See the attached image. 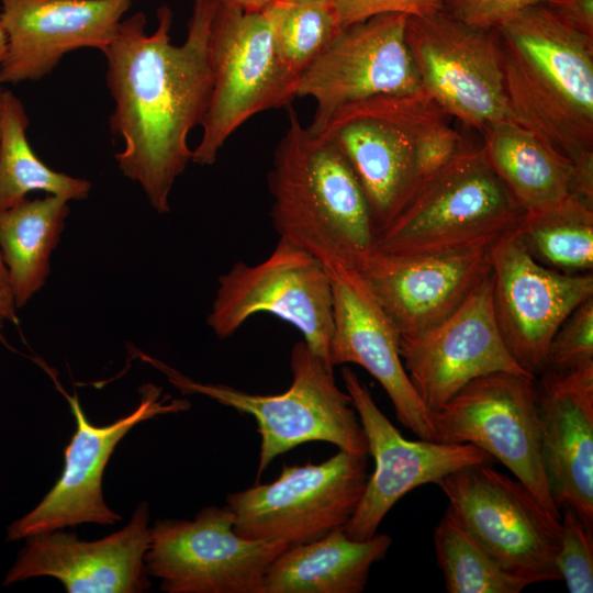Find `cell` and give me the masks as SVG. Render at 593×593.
<instances>
[{
  "label": "cell",
  "instance_id": "6da1fadb",
  "mask_svg": "<svg viewBox=\"0 0 593 593\" xmlns=\"http://www.w3.org/2000/svg\"><path fill=\"white\" fill-rule=\"evenodd\" d=\"M212 0H193L187 37L171 43L174 14L163 4L157 27L146 31V16L123 19L107 59V86L114 100L110 127L124 141L115 155L122 174L141 184L158 213L170 211L169 194L192 158L191 130L208 110L213 74L209 51Z\"/></svg>",
  "mask_w": 593,
  "mask_h": 593
},
{
  "label": "cell",
  "instance_id": "7a4b0ae2",
  "mask_svg": "<svg viewBox=\"0 0 593 593\" xmlns=\"http://www.w3.org/2000/svg\"><path fill=\"white\" fill-rule=\"evenodd\" d=\"M497 33L513 120L573 164L593 160V36L548 3Z\"/></svg>",
  "mask_w": 593,
  "mask_h": 593
},
{
  "label": "cell",
  "instance_id": "3957f363",
  "mask_svg": "<svg viewBox=\"0 0 593 593\" xmlns=\"http://www.w3.org/2000/svg\"><path fill=\"white\" fill-rule=\"evenodd\" d=\"M287 108L289 122L268 174L272 225L326 268L357 269L377 238L363 190L338 148Z\"/></svg>",
  "mask_w": 593,
  "mask_h": 593
},
{
  "label": "cell",
  "instance_id": "277c9868",
  "mask_svg": "<svg viewBox=\"0 0 593 593\" xmlns=\"http://www.w3.org/2000/svg\"><path fill=\"white\" fill-rule=\"evenodd\" d=\"M523 213L482 147L469 145L421 183L377 234L374 249L414 257L491 247Z\"/></svg>",
  "mask_w": 593,
  "mask_h": 593
},
{
  "label": "cell",
  "instance_id": "5b68a950",
  "mask_svg": "<svg viewBox=\"0 0 593 593\" xmlns=\"http://www.w3.org/2000/svg\"><path fill=\"white\" fill-rule=\"evenodd\" d=\"M141 357L182 394H202L255 418L261 437L257 479L276 457L309 441H326L339 450L369 455L351 398L337 387L333 370L303 340L291 351V385L279 394H254L225 384L198 382L156 358Z\"/></svg>",
  "mask_w": 593,
  "mask_h": 593
},
{
  "label": "cell",
  "instance_id": "8992f818",
  "mask_svg": "<svg viewBox=\"0 0 593 593\" xmlns=\"http://www.w3.org/2000/svg\"><path fill=\"white\" fill-rule=\"evenodd\" d=\"M446 113L421 91L382 96L338 109L315 133L348 161L366 195L377 234L406 205L422 181L418 138Z\"/></svg>",
  "mask_w": 593,
  "mask_h": 593
},
{
  "label": "cell",
  "instance_id": "52a82bcc",
  "mask_svg": "<svg viewBox=\"0 0 593 593\" xmlns=\"http://www.w3.org/2000/svg\"><path fill=\"white\" fill-rule=\"evenodd\" d=\"M209 51L213 86L202 137L191 158L202 166L215 163L228 137L249 118L289 107L299 80L277 56L266 10L249 13L216 5Z\"/></svg>",
  "mask_w": 593,
  "mask_h": 593
},
{
  "label": "cell",
  "instance_id": "ba28073f",
  "mask_svg": "<svg viewBox=\"0 0 593 593\" xmlns=\"http://www.w3.org/2000/svg\"><path fill=\"white\" fill-rule=\"evenodd\" d=\"M367 457L339 450L321 463L283 465L275 481L227 494L234 532L293 546L345 527L367 484Z\"/></svg>",
  "mask_w": 593,
  "mask_h": 593
},
{
  "label": "cell",
  "instance_id": "9c48e42d",
  "mask_svg": "<svg viewBox=\"0 0 593 593\" xmlns=\"http://www.w3.org/2000/svg\"><path fill=\"white\" fill-rule=\"evenodd\" d=\"M462 526L508 573L529 585L559 581L560 519L517 479L492 463L456 470L436 483Z\"/></svg>",
  "mask_w": 593,
  "mask_h": 593
},
{
  "label": "cell",
  "instance_id": "30bf717a",
  "mask_svg": "<svg viewBox=\"0 0 593 593\" xmlns=\"http://www.w3.org/2000/svg\"><path fill=\"white\" fill-rule=\"evenodd\" d=\"M405 42L423 90L447 115L478 132L513 120L497 29L465 23L441 9L407 16Z\"/></svg>",
  "mask_w": 593,
  "mask_h": 593
},
{
  "label": "cell",
  "instance_id": "8fae6325",
  "mask_svg": "<svg viewBox=\"0 0 593 593\" xmlns=\"http://www.w3.org/2000/svg\"><path fill=\"white\" fill-rule=\"evenodd\" d=\"M266 312L293 325L303 342L331 370L333 289L328 269L307 251L279 239L257 265L235 262L219 278L206 323L226 338L253 315Z\"/></svg>",
  "mask_w": 593,
  "mask_h": 593
},
{
  "label": "cell",
  "instance_id": "7c38bea8",
  "mask_svg": "<svg viewBox=\"0 0 593 593\" xmlns=\"http://www.w3.org/2000/svg\"><path fill=\"white\" fill-rule=\"evenodd\" d=\"M430 416L435 440L482 449L560 519L542 467L536 379L510 372L477 378Z\"/></svg>",
  "mask_w": 593,
  "mask_h": 593
},
{
  "label": "cell",
  "instance_id": "4fadbf2b",
  "mask_svg": "<svg viewBox=\"0 0 593 593\" xmlns=\"http://www.w3.org/2000/svg\"><path fill=\"white\" fill-rule=\"evenodd\" d=\"M225 505L202 508L193 519L161 518L149 527L148 574L167 593H258L282 540L247 539L234 532Z\"/></svg>",
  "mask_w": 593,
  "mask_h": 593
},
{
  "label": "cell",
  "instance_id": "5bb4252c",
  "mask_svg": "<svg viewBox=\"0 0 593 593\" xmlns=\"http://www.w3.org/2000/svg\"><path fill=\"white\" fill-rule=\"evenodd\" d=\"M490 261L500 333L515 361L536 378L559 327L593 298L592 272L564 273L539 264L514 230L493 243Z\"/></svg>",
  "mask_w": 593,
  "mask_h": 593
},
{
  "label": "cell",
  "instance_id": "9a60e30c",
  "mask_svg": "<svg viewBox=\"0 0 593 593\" xmlns=\"http://www.w3.org/2000/svg\"><path fill=\"white\" fill-rule=\"evenodd\" d=\"M407 15L380 14L343 27L300 75L296 97L316 102L313 133L340 108L382 96L423 91L405 42Z\"/></svg>",
  "mask_w": 593,
  "mask_h": 593
},
{
  "label": "cell",
  "instance_id": "2e32d148",
  "mask_svg": "<svg viewBox=\"0 0 593 593\" xmlns=\"http://www.w3.org/2000/svg\"><path fill=\"white\" fill-rule=\"evenodd\" d=\"M139 391L138 406L105 426L91 424L77 396H66L76 421V430L65 447L63 472L33 510L8 526V540L15 541L83 523L112 525L122 519L107 505L102 491L104 469L116 445L141 422L190 407L186 400L161 396V389L153 384L143 385Z\"/></svg>",
  "mask_w": 593,
  "mask_h": 593
},
{
  "label": "cell",
  "instance_id": "e0dca14e",
  "mask_svg": "<svg viewBox=\"0 0 593 593\" xmlns=\"http://www.w3.org/2000/svg\"><path fill=\"white\" fill-rule=\"evenodd\" d=\"M491 270L461 305L438 325L400 337L405 371L432 414L472 380L510 372L536 379L510 354L493 309Z\"/></svg>",
  "mask_w": 593,
  "mask_h": 593
},
{
  "label": "cell",
  "instance_id": "ac0fdd59",
  "mask_svg": "<svg viewBox=\"0 0 593 593\" xmlns=\"http://www.w3.org/2000/svg\"><path fill=\"white\" fill-rule=\"evenodd\" d=\"M342 378L374 460L361 500L344 527L349 538L365 540L374 536L392 506L415 488L436 484L469 465L493 463L491 456L472 444L404 438L354 370L343 367Z\"/></svg>",
  "mask_w": 593,
  "mask_h": 593
},
{
  "label": "cell",
  "instance_id": "d6986e66",
  "mask_svg": "<svg viewBox=\"0 0 593 593\" xmlns=\"http://www.w3.org/2000/svg\"><path fill=\"white\" fill-rule=\"evenodd\" d=\"M148 521V504L143 501L126 526L94 541L60 529L29 536L2 584L52 577L68 593L146 592L150 586L145 564Z\"/></svg>",
  "mask_w": 593,
  "mask_h": 593
},
{
  "label": "cell",
  "instance_id": "ffe728a7",
  "mask_svg": "<svg viewBox=\"0 0 593 593\" xmlns=\"http://www.w3.org/2000/svg\"><path fill=\"white\" fill-rule=\"evenodd\" d=\"M333 289L332 367L356 363L379 381L398 421L419 439L435 440L429 411L414 389L400 355V334L359 271L327 268Z\"/></svg>",
  "mask_w": 593,
  "mask_h": 593
},
{
  "label": "cell",
  "instance_id": "44dd1931",
  "mask_svg": "<svg viewBox=\"0 0 593 593\" xmlns=\"http://www.w3.org/2000/svg\"><path fill=\"white\" fill-rule=\"evenodd\" d=\"M133 0H0L7 38L0 82L40 80L63 56L102 51L115 36Z\"/></svg>",
  "mask_w": 593,
  "mask_h": 593
},
{
  "label": "cell",
  "instance_id": "7402d4cb",
  "mask_svg": "<svg viewBox=\"0 0 593 593\" xmlns=\"http://www.w3.org/2000/svg\"><path fill=\"white\" fill-rule=\"evenodd\" d=\"M357 270L400 337L414 336L451 315L490 272V247L414 257L374 249Z\"/></svg>",
  "mask_w": 593,
  "mask_h": 593
},
{
  "label": "cell",
  "instance_id": "603a6c76",
  "mask_svg": "<svg viewBox=\"0 0 593 593\" xmlns=\"http://www.w3.org/2000/svg\"><path fill=\"white\" fill-rule=\"evenodd\" d=\"M537 383L541 460L552 501L593 530V365Z\"/></svg>",
  "mask_w": 593,
  "mask_h": 593
},
{
  "label": "cell",
  "instance_id": "cb8c5ba5",
  "mask_svg": "<svg viewBox=\"0 0 593 593\" xmlns=\"http://www.w3.org/2000/svg\"><path fill=\"white\" fill-rule=\"evenodd\" d=\"M392 538H349L343 528L289 546L268 567L258 593H361L373 563L385 558Z\"/></svg>",
  "mask_w": 593,
  "mask_h": 593
},
{
  "label": "cell",
  "instance_id": "d4e9b609",
  "mask_svg": "<svg viewBox=\"0 0 593 593\" xmlns=\"http://www.w3.org/2000/svg\"><path fill=\"white\" fill-rule=\"evenodd\" d=\"M482 149L524 212L556 208L574 195V165L514 120L488 124Z\"/></svg>",
  "mask_w": 593,
  "mask_h": 593
},
{
  "label": "cell",
  "instance_id": "484cf974",
  "mask_svg": "<svg viewBox=\"0 0 593 593\" xmlns=\"http://www.w3.org/2000/svg\"><path fill=\"white\" fill-rule=\"evenodd\" d=\"M68 213L67 199L47 194L25 199L0 214V254L16 307L44 286Z\"/></svg>",
  "mask_w": 593,
  "mask_h": 593
},
{
  "label": "cell",
  "instance_id": "4316f807",
  "mask_svg": "<svg viewBox=\"0 0 593 593\" xmlns=\"http://www.w3.org/2000/svg\"><path fill=\"white\" fill-rule=\"evenodd\" d=\"M29 118L22 101L10 90L0 93V214L32 191H45L70 200H83L91 183L48 168L26 138Z\"/></svg>",
  "mask_w": 593,
  "mask_h": 593
},
{
  "label": "cell",
  "instance_id": "83f0119b",
  "mask_svg": "<svg viewBox=\"0 0 593 593\" xmlns=\"http://www.w3.org/2000/svg\"><path fill=\"white\" fill-rule=\"evenodd\" d=\"M514 231L539 264L564 273L592 272V203L572 195L556 208L524 212Z\"/></svg>",
  "mask_w": 593,
  "mask_h": 593
},
{
  "label": "cell",
  "instance_id": "f1b7e54d",
  "mask_svg": "<svg viewBox=\"0 0 593 593\" xmlns=\"http://www.w3.org/2000/svg\"><path fill=\"white\" fill-rule=\"evenodd\" d=\"M434 546L448 593H519L529 585L505 571L449 507L434 529Z\"/></svg>",
  "mask_w": 593,
  "mask_h": 593
},
{
  "label": "cell",
  "instance_id": "f546056e",
  "mask_svg": "<svg viewBox=\"0 0 593 593\" xmlns=\"http://www.w3.org/2000/svg\"><path fill=\"white\" fill-rule=\"evenodd\" d=\"M266 11L277 56L298 78L343 29L329 0H273Z\"/></svg>",
  "mask_w": 593,
  "mask_h": 593
},
{
  "label": "cell",
  "instance_id": "4dcf8cb0",
  "mask_svg": "<svg viewBox=\"0 0 593 593\" xmlns=\"http://www.w3.org/2000/svg\"><path fill=\"white\" fill-rule=\"evenodd\" d=\"M556 564L570 593L593 592V530L569 507L560 511Z\"/></svg>",
  "mask_w": 593,
  "mask_h": 593
},
{
  "label": "cell",
  "instance_id": "1f68e13d",
  "mask_svg": "<svg viewBox=\"0 0 593 593\" xmlns=\"http://www.w3.org/2000/svg\"><path fill=\"white\" fill-rule=\"evenodd\" d=\"M593 365V298L562 323L549 345L545 370L570 371Z\"/></svg>",
  "mask_w": 593,
  "mask_h": 593
},
{
  "label": "cell",
  "instance_id": "d6a6232c",
  "mask_svg": "<svg viewBox=\"0 0 593 593\" xmlns=\"http://www.w3.org/2000/svg\"><path fill=\"white\" fill-rule=\"evenodd\" d=\"M558 0H444V10L460 21L499 29L526 8Z\"/></svg>",
  "mask_w": 593,
  "mask_h": 593
},
{
  "label": "cell",
  "instance_id": "836d02e7",
  "mask_svg": "<svg viewBox=\"0 0 593 593\" xmlns=\"http://www.w3.org/2000/svg\"><path fill=\"white\" fill-rule=\"evenodd\" d=\"M342 27L376 15H423L444 9V0H329Z\"/></svg>",
  "mask_w": 593,
  "mask_h": 593
},
{
  "label": "cell",
  "instance_id": "e575fe53",
  "mask_svg": "<svg viewBox=\"0 0 593 593\" xmlns=\"http://www.w3.org/2000/svg\"><path fill=\"white\" fill-rule=\"evenodd\" d=\"M548 4L578 30L593 36V0H558Z\"/></svg>",
  "mask_w": 593,
  "mask_h": 593
},
{
  "label": "cell",
  "instance_id": "d590c367",
  "mask_svg": "<svg viewBox=\"0 0 593 593\" xmlns=\"http://www.w3.org/2000/svg\"><path fill=\"white\" fill-rule=\"evenodd\" d=\"M216 5L237 8L244 12L255 13L266 10L273 0H212Z\"/></svg>",
  "mask_w": 593,
  "mask_h": 593
},
{
  "label": "cell",
  "instance_id": "8d00e7d4",
  "mask_svg": "<svg viewBox=\"0 0 593 593\" xmlns=\"http://www.w3.org/2000/svg\"><path fill=\"white\" fill-rule=\"evenodd\" d=\"M15 307L12 294L0 288V327H2L5 322L15 323L18 321Z\"/></svg>",
  "mask_w": 593,
  "mask_h": 593
},
{
  "label": "cell",
  "instance_id": "74e56055",
  "mask_svg": "<svg viewBox=\"0 0 593 593\" xmlns=\"http://www.w3.org/2000/svg\"><path fill=\"white\" fill-rule=\"evenodd\" d=\"M1 90L2 89H1V82H0V93H1ZM0 288L10 292L8 271L1 258V254H0Z\"/></svg>",
  "mask_w": 593,
  "mask_h": 593
},
{
  "label": "cell",
  "instance_id": "f35d334b",
  "mask_svg": "<svg viewBox=\"0 0 593 593\" xmlns=\"http://www.w3.org/2000/svg\"><path fill=\"white\" fill-rule=\"evenodd\" d=\"M7 38L0 24V63L5 54Z\"/></svg>",
  "mask_w": 593,
  "mask_h": 593
},
{
  "label": "cell",
  "instance_id": "ab89813d",
  "mask_svg": "<svg viewBox=\"0 0 593 593\" xmlns=\"http://www.w3.org/2000/svg\"><path fill=\"white\" fill-rule=\"evenodd\" d=\"M287 1V0H286Z\"/></svg>",
  "mask_w": 593,
  "mask_h": 593
}]
</instances>
